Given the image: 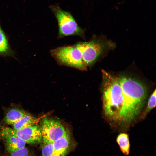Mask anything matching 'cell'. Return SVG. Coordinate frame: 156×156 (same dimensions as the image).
Masks as SVG:
<instances>
[{
	"label": "cell",
	"instance_id": "6da1fadb",
	"mask_svg": "<svg viewBox=\"0 0 156 156\" xmlns=\"http://www.w3.org/2000/svg\"><path fill=\"white\" fill-rule=\"evenodd\" d=\"M117 75L123 98L119 125L128 127L141 113L147 98V89L144 83L132 75Z\"/></svg>",
	"mask_w": 156,
	"mask_h": 156
},
{
	"label": "cell",
	"instance_id": "7a4b0ae2",
	"mask_svg": "<svg viewBox=\"0 0 156 156\" xmlns=\"http://www.w3.org/2000/svg\"><path fill=\"white\" fill-rule=\"evenodd\" d=\"M102 73L103 113L110 122L119 125L123 98L118 78L104 70Z\"/></svg>",
	"mask_w": 156,
	"mask_h": 156
},
{
	"label": "cell",
	"instance_id": "3957f363",
	"mask_svg": "<svg viewBox=\"0 0 156 156\" xmlns=\"http://www.w3.org/2000/svg\"><path fill=\"white\" fill-rule=\"evenodd\" d=\"M76 45L88 67L92 66L106 53L114 49L116 46L114 42L103 37L93 38L89 41L80 42Z\"/></svg>",
	"mask_w": 156,
	"mask_h": 156
},
{
	"label": "cell",
	"instance_id": "277c9868",
	"mask_svg": "<svg viewBox=\"0 0 156 156\" xmlns=\"http://www.w3.org/2000/svg\"><path fill=\"white\" fill-rule=\"evenodd\" d=\"M52 56L60 64L86 70L88 66L76 44L57 47L50 51Z\"/></svg>",
	"mask_w": 156,
	"mask_h": 156
},
{
	"label": "cell",
	"instance_id": "5b68a950",
	"mask_svg": "<svg viewBox=\"0 0 156 156\" xmlns=\"http://www.w3.org/2000/svg\"><path fill=\"white\" fill-rule=\"evenodd\" d=\"M57 21L59 38L71 35L83 36V30L79 26L72 15L56 5L50 6Z\"/></svg>",
	"mask_w": 156,
	"mask_h": 156
},
{
	"label": "cell",
	"instance_id": "8992f818",
	"mask_svg": "<svg viewBox=\"0 0 156 156\" xmlns=\"http://www.w3.org/2000/svg\"><path fill=\"white\" fill-rule=\"evenodd\" d=\"M42 142L53 143L68 132L59 122L44 117L40 127Z\"/></svg>",
	"mask_w": 156,
	"mask_h": 156
},
{
	"label": "cell",
	"instance_id": "52a82bcc",
	"mask_svg": "<svg viewBox=\"0 0 156 156\" xmlns=\"http://www.w3.org/2000/svg\"><path fill=\"white\" fill-rule=\"evenodd\" d=\"M0 138L4 140L8 153L25 147L26 143L16 135L13 128L0 125Z\"/></svg>",
	"mask_w": 156,
	"mask_h": 156
},
{
	"label": "cell",
	"instance_id": "ba28073f",
	"mask_svg": "<svg viewBox=\"0 0 156 156\" xmlns=\"http://www.w3.org/2000/svg\"><path fill=\"white\" fill-rule=\"evenodd\" d=\"M15 132L16 135L26 143L35 144L42 142L40 128L36 124L18 130H15Z\"/></svg>",
	"mask_w": 156,
	"mask_h": 156
},
{
	"label": "cell",
	"instance_id": "9c48e42d",
	"mask_svg": "<svg viewBox=\"0 0 156 156\" xmlns=\"http://www.w3.org/2000/svg\"><path fill=\"white\" fill-rule=\"evenodd\" d=\"M70 144V137L68 131L53 143V151L56 156H65L68 151Z\"/></svg>",
	"mask_w": 156,
	"mask_h": 156
},
{
	"label": "cell",
	"instance_id": "30bf717a",
	"mask_svg": "<svg viewBox=\"0 0 156 156\" xmlns=\"http://www.w3.org/2000/svg\"><path fill=\"white\" fill-rule=\"evenodd\" d=\"M8 57L16 59L15 52L11 48L8 37L0 23V57Z\"/></svg>",
	"mask_w": 156,
	"mask_h": 156
},
{
	"label": "cell",
	"instance_id": "8fae6325",
	"mask_svg": "<svg viewBox=\"0 0 156 156\" xmlns=\"http://www.w3.org/2000/svg\"><path fill=\"white\" fill-rule=\"evenodd\" d=\"M28 113L19 108H10L6 112L3 121L6 124L13 125Z\"/></svg>",
	"mask_w": 156,
	"mask_h": 156
},
{
	"label": "cell",
	"instance_id": "7c38bea8",
	"mask_svg": "<svg viewBox=\"0 0 156 156\" xmlns=\"http://www.w3.org/2000/svg\"><path fill=\"white\" fill-rule=\"evenodd\" d=\"M116 142L122 153L125 155H128L129 153L130 148L128 135L125 133H119L117 136Z\"/></svg>",
	"mask_w": 156,
	"mask_h": 156
},
{
	"label": "cell",
	"instance_id": "4fadbf2b",
	"mask_svg": "<svg viewBox=\"0 0 156 156\" xmlns=\"http://www.w3.org/2000/svg\"><path fill=\"white\" fill-rule=\"evenodd\" d=\"M37 119L28 113L13 125V129L17 130L36 124Z\"/></svg>",
	"mask_w": 156,
	"mask_h": 156
},
{
	"label": "cell",
	"instance_id": "5bb4252c",
	"mask_svg": "<svg viewBox=\"0 0 156 156\" xmlns=\"http://www.w3.org/2000/svg\"><path fill=\"white\" fill-rule=\"evenodd\" d=\"M156 94V90L155 89L150 96L146 107L141 115V118L142 119H144L149 112L155 107Z\"/></svg>",
	"mask_w": 156,
	"mask_h": 156
},
{
	"label": "cell",
	"instance_id": "9a60e30c",
	"mask_svg": "<svg viewBox=\"0 0 156 156\" xmlns=\"http://www.w3.org/2000/svg\"><path fill=\"white\" fill-rule=\"evenodd\" d=\"M42 156H56L53 151V143L42 142Z\"/></svg>",
	"mask_w": 156,
	"mask_h": 156
},
{
	"label": "cell",
	"instance_id": "2e32d148",
	"mask_svg": "<svg viewBox=\"0 0 156 156\" xmlns=\"http://www.w3.org/2000/svg\"><path fill=\"white\" fill-rule=\"evenodd\" d=\"M8 153L6 156H31L30 151L25 147Z\"/></svg>",
	"mask_w": 156,
	"mask_h": 156
}]
</instances>
